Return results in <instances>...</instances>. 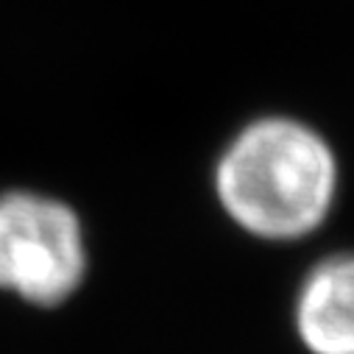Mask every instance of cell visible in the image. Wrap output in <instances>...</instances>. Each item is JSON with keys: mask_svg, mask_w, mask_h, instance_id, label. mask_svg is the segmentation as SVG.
<instances>
[{"mask_svg": "<svg viewBox=\"0 0 354 354\" xmlns=\"http://www.w3.org/2000/svg\"><path fill=\"white\" fill-rule=\"evenodd\" d=\"M337 165L310 126L290 118L248 123L215 165V196L223 212L262 240H296L326 218Z\"/></svg>", "mask_w": 354, "mask_h": 354, "instance_id": "1", "label": "cell"}, {"mask_svg": "<svg viewBox=\"0 0 354 354\" xmlns=\"http://www.w3.org/2000/svg\"><path fill=\"white\" fill-rule=\"evenodd\" d=\"M86 277L78 212L45 193H0V290L34 307H59Z\"/></svg>", "mask_w": 354, "mask_h": 354, "instance_id": "2", "label": "cell"}, {"mask_svg": "<svg viewBox=\"0 0 354 354\" xmlns=\"http://www.w3.org/2000/svg\"><path fill=\"white\" fill-rule=\"evenodd\" d=\"M296 329L313 354H354V254L329 257L307 274Z\"/></svg>", "mask_w": 354, "mask_h": 354, "instance_id": "3", "label": "cell"}]
</instances>
